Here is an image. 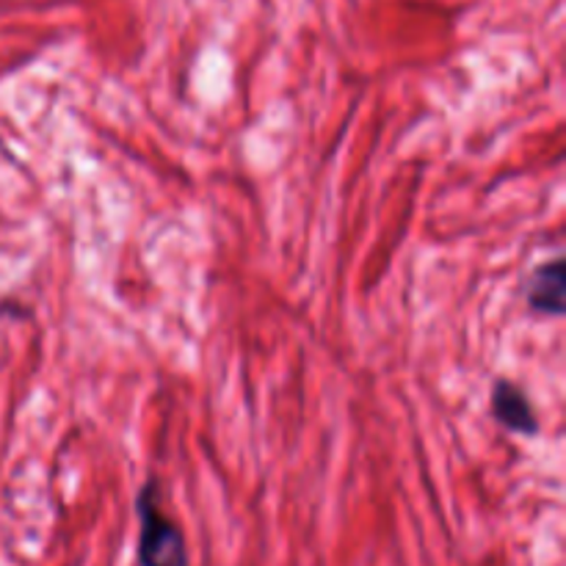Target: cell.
<instances>
[{
	"label": "cell",
	"mask_w": 566,
	"mask_h": 566,
	"mask_svg": "<svg viewBox=\"0 0 566 566\" xmlns=\"http://www.w3.org/2000/svg\"><path fill=\"white\" fill-rule=\"evenodd\" d=\"M138 514V564L188 566V547L180 525L160 509V490L155 481L142 486L136 501Z\"/></svg>",
	"instance_id": "6da1fadb"
},
{
	"label": "cell",
	"mask_w": 566,
	"mask_h": 566,
	"mask_svg": "<svg viewBox=\"0 0 566 566\" xmlns=\"http://www.w3.org/2000/svg\"><path fill=\"white\" fill-rule=\"evenodd\" d=\"M492 415L512 434H539V420H536L534 407H531L528 396L514 381H495V387H492Z\"/></svg>",
	"instance_id": "7a4b0ae2"
},
{
	"label": "cell",
	"mask_w": 566,
	"mask_h": 566,
	"mask_svg": "<svg viewBox=\"0 0 566 566\" xmlns=\"http://www.w3.org/2000/svg\"><path fill=\"white\" fill-rule=\"evenodd\" d=\"M525 298L534 313L547 315V318H558L564 315V263L553 260V263L539 265L534 274L525 282Z\"/></svg>",
	"instance_id": "3957f363"
}]
</instances>
